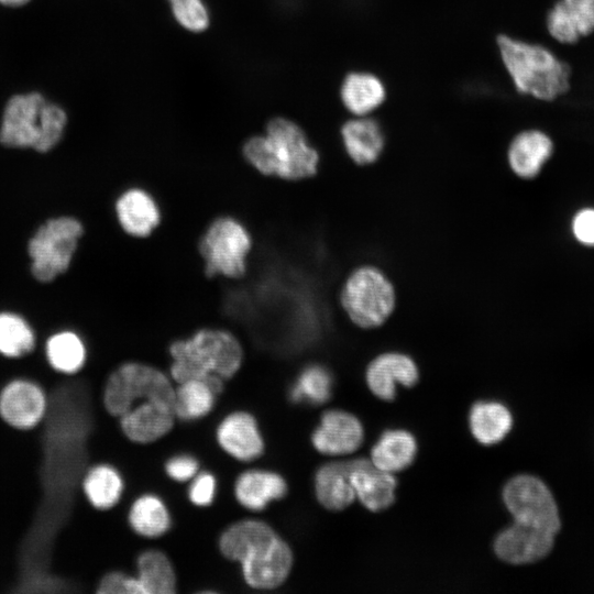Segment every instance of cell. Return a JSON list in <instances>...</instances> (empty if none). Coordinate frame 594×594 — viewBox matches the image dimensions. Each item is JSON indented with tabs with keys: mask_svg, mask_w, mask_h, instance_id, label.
I'll use <instances>...</instances> for the list:
<instances>
[{
	"mask_svg": "<svg viewBox=\"0 0 594 594\" xmlns=\"http://www.w3.org/2000/svg\"><path fill=\"white\" fill-rule=\"evenodd\" d=\"M175 388L154 366L128 362L106 380L102 405L119 419L124 436L136 443H150L167 435L174 426Z\"/></svg>",
	"mask_w": 594,
	"mask_h": 594,
	"instance_id": "obj_1",
	"label": "cell"
},
{
	"mask_svg": "<svg viewBox=\"0 0 594 594\" xmlns=\"http://www.w3.org/2000/svg\"><path fill=\"white\" fill-rule=\"evenodd\" d=\"M219 547L227 559L240 563L246 584L255 590L280 586L292 570L289 546L261 520L245 519L229 526Z\"/></svg>",
	"mask_w": 594,
	"mask_h": 594,
	"instance_id": "obj_2",
	"label": "cell"
},
{
	"mask_svg": "<svg viewBox=\"0 0 594 594\" xmlns=\"http://www.w3.org/2000/svg\"><path fill=\"white\" fill-rule=\"evenodd\" d=\"M170 375L178 384L188 380H204L220 393L223 381L240 369L243 351L238 339L228 331L202 329L190 338L175 341L170 348Z\"/></svg>",
	"mask_w": 594,
	"mask_h": 594,
	"instance_id": "obj_3",
	"label": "cell"
},
{
	"mask_svg": "<svg viewBox=\"0 0 594 594\" xmlns=\"http://www.w3.org/2000/svg\"><path fill=\"white\" fill-rule=\"evenodd\" d=\"M68 117L58 103L37 91L12 96L0 122V143L10 148L46 153L63 139Z\"/></svg>",
	"mask_w": 594,
	"mask_h": 594,
	"instance_id": "obj_4",
	"label": "cell"
},
{
	"mask_svg": "<svg viewBox=\"0 0 594 594\" xmlns=\"http://www.w3.org/2000/svg\"><path fill=\"white\" fill-rule=\"evenodd\" d=\"M243 154L258 172L285 179H301L316 174L318 153L302 130L285 118L267 123L266 134L245 143Z\"/></svg>",
	"mask_w": 594,
	"mask_h": 594,
	"instance_id": "obj_5",
	"label": "cell"
},
{
	"mask_svg": "<svg viewBox=\"0 0 594 594\" xmlns=\"http://www.w3.org/2000/svg\"><path fill=\"white\" fill-rule=\"evenodd\" d=\"M502 62L516 89L536 99L551 101L570 89L571 67L546 47L505 34L496 38Z\"/></svg>",
	"mask_w": 594,
	"mask_h": 594,
	"instance_id": "obj_6",
	"label": "cell"
},
{
	"mask_svg": "<svg viewBox=\"0 0 594 594\" xmlns=\"http://www.w3.org/2000/svg\"><path fill=\"white\" fill-rule=\"evenodd\" d=\"M84 233L79 220L70 216L51 218L42 223L28 243L33 277L50 283L70 266Z\"/></svg>",
	"mask_w": 594,
	"mask_h": 594,
	"instance_id": "obj_7",
	"label": "cell"
},
{
	"mask_svg": "<svg viewBox=\"0 0 594 594\" xmlns=\"http://www.w3.org/2000/svg\"><path fill=\"white\" fill-rule=\"evenodd\" d=\"M341 302L356 326L375 328L391 316L396 297L392 283L380 270L363 266L355 270L346 279Z\"/></svg>",
	"mask_w": 594,
	"mask_h": 594,
	"instance_id": "obj_8",
	"label": "cell"
},
{
	"mask_svg": "<svg viewBox=\"0 0 594 594\" xmlns=\"http://www.w3.org/2000/svg\"><path fill=\"white\" fill-rule=\"evenodd\" d=\"M503 501L514 521L554 535L559 532L561 519L557 503L540 479L530 474L514 476L504 486Z\"/></svg>",
	"mask_w": 594,
	"mask_h": 594,
	"instance_id": "obj_9",
	"label": "cell"
},
{
	"mask_svg": "<svg viewBox=\"0 0 594 594\" xmlns=\"http://www.w3.org/2000/svg\"><path fill=\"white\" fill-rule=\"evenodd\" d=\"M250 248L251 240L242 224L231 218L217 219L200 242L207 275L242 276Z\"/></svg>",
	"mask_w": 594,
	"mask_h": 594,
	"instance_id": "obj_10",
	"label": "cell"
},
{
	"mask_svg": "<svg viewBox=\"0 0 594 594\" xmlns=\"http://www.w3.org/2000/svg\"><path fill=\"white\" fill-rule=\"evenodd\" d=\"M47 410V394L37 382L15 377L0 391V417L18 430H32L44 419Z\"/></svg>",
	"mask_w": 594,
	"mask_h": 594,
	"instance_id": "obj_11",
	"label": "cell"
},
{
	"mask_svg": "<svg viewBox=\"0 0 594 594\" xmlns=\"http://www.w3.org/2000/svg\"><path fill=\"white\" fill-rule=\"evenodd\" d=\"M556 535L514 521L503 529L494 540V551L504 562L528 564L547 557L554 546Z\"/></svg>",
	"mask_w": 594,
	"mask_h": 594,
	"instance_id": "obj_12",
	"label": "cell"
},
{
	"mask_svg": "<svg viewBox=\"0 0 594 594\" xmlns=\"http://www.w3.org/2000/svg\"><path fill=\"white\" fill-rule=\"evenodd\" d=\"M363 426L354 415L332 409L326 411L311 435L315 449L328 455L352 453L363 442Z\"/></svg>",
	"mask_w": 594,
	"mask_h": 594,
	"instance_id": "obj_13",
	"label": "cell"
},
{
	"mask_svg": "<svg viewBox=\"0 0 594 594\" xmlns=\"http://www.w3.org/2000/svg\"><path fill=\"white\" fill-rule=\"evenodd\" d=\"M419 378V371L411 358L398 352L376 356L365 373L370 391L380 399L391 402L396 396L397 385L413 387Z\"/></svg>",
	"mask_w": 594,
	"mask_h": 594,
	"instance_id": "obj_14",
	"label": "cell"
},
{
	"mask_svg": "<svg viewBox=\"0 0 594 594\" xmlns=\"http://www.w3.org/2000/svg\"><path fill=\"white\" fill-rule=\"evenodd\" d=\"M217 440L229 455L243 462L255 460L264 449L257 424L245 411L228 415L217 428Z\"/></svg>",
	"mask_w": 594,
	"mask_h": 594,
	"instance_id": "obj_15",
	"label": "cell"
},
{
	"mask_svg": "<svg viewBox=\"0 0 594 594\" xmlns=\"http://www.w3.org/2000/svg\"><path fill=\"white\" fill-rule=\"evenodd\" d=\"M351 483L355 498L371 512L387 509L395 501L396 479L393 473L375 468L371 460L358 459Z\"/></svg>",
	"mask_w": 594,
	"mask_h": 594,
	"instance_id": "obj_16",
	"label": "cell"
},
{
	"mask_svg": "<svg viewBox=\"0 0 594 594\" xmlns=\"http://www.w3.org/2000/svg\"><path fill=\"white\" fill-rule=\"evenodd\" d=\"M553 152L551 139L539 130H526L509 144L507 158L512 170L519 177H536Z\"/></svg>",
	"mask_w": 594,
	"mask_h": 594,
	"instance_id": "obj_17",
	"label": "cell"
},
{
	"mask_svg": "<svg viewBox=\"0 0 594 594\" xmlns=\"http://www.w3.org/2000/svg\"><path fill=\"white\" fill-rule=\"evenodd\" d=\"M358 459L329 462L321 465L315 476V492L318 502L329 510H342L355 499L351 483V472Z\"/></svg>",
	"mask_w": 594,
	"mask_h": 594,
	"instance_id": "obj_18",
	"label": "cell"
},
{
	"mask_svg": "<svg viewBox=\"0 0 594 594\" xmlns=\"http://www.w3.org/2000/svg\"><path fill=\"white\" fill-rule=\"evenodd\" d=\"M341 135L348 155L358 165L374 163L384 148L381 125L367 116L346 121L341 128Z\"/></svg>",
	"mask_w": 594,
	"mask_h": 594,
	"instance_id": "obj_19",
	"label": "cell"
},
{
	"mask_svg": "<svg viewBox=\"0 0 594 594\" xmlns=\"http://www.w3.org/2000/svg\"><path fill=\"white\" fill-rule=\"evenodd\" d=\"M287 492L285 480L277 473L265 470H249L235 481L234 493L238 502L250 510H261Z\"/></svg>",
	"mask_w": 594,
	"mask_h": 594,
	"instance_id": "obj_20",
	"label": "cell"
},
{
	"mask_svg": "<svg viewBox=\"0 0 594 594\" xmlns=\"http://www.w3.org/2000/svg\"><path fill=\"white\" fill-rule=\"evenodd\" d=\"M116 213L122 229L133 237H146L160 222L153 198L141 189L124 191L116 202Z\"/></svg>",
	"mask_w": 594,
	"mask_h": 594,
	"instance_id": "obj_21",
	"label": "cell"
},
{
	"mask_svg": "<svg viewBox=\"0 0 594 594\" xmlns=\"http://www.w3.org/2000/svg\"><path fill=\"white\" fill-rule=\"evenodd\" d=\"M340 97L349 112L355 117H364L385 101L386 89L374 74L352 72L342 81Z\"/></svg>",
	"mask_w": 594,
	"mask_h": 594,
	"instance_id": "obj_22",
	"label": "cell"
},
{
	"mask_svg": "<svg viewBox=\"0 0 594 594\" xmlns=\"http://www.w3.org/2000/svg\"><path fill=\"white\" fill-rule=\"evenodd\" d=\"M417 442L404 429H389L383 432L371 451L372 464L385 472L395 473L408 468L415 460Z\"/></svg>",
	"mask_w": 594,
	"mask_h": 594,
	"instance_id": "obj_23",
	"label": "cell"
},
{
	"mask_svg": "<svg viewBox=\"0 0 594 594\" xmlns=\"http://www.w3.org/2000/svg\"><path fill=\"white\" fill-rule=\"evenodd\" d=\"M473 437L484 446L499 443L513 427L509 409L499 402L481 400L475 403L469 415Z\"/></svg>",
	"mask_w": 594,
	"mask_h": 594,
	"instance_id": "obj_24",
	"label": "cell"
},
{
	"mask_svg": "<svg viewBox=\"0 0 594 594\" xmlns=\"http://www.w3.org/2000/svg\"><path fill=\"white\" fill-rule=\"evenodd\" d=\"M81 492L92 508L108 510L120 501L123 480L112 465L99 463L86 470L81 480Z\"/></svg>",
	"mask_w": 594,
	"mask_h": 594,
	"instance_id": "obj_25",
	"label": "cell"
},
{
	"mask_svg": "<svg viewBox=\"0 0 594 594\" xmlns=\"http://www.w3.org/2000/svg\"><path fill=\"white\" fill-rule=\"evenodd\" d=\"M45 358L50 367L65 375L81 371L87 361V349L82 339L74 331L53 333L45 342Z\"/></svg>",
	"mask_w": 594,
	"mask_h": 594,
	"instance_id": "obj_26",
	"label": "cell"
},
{
	"mask_svg": "<svg viewBox=\"0 0 594 594\" xmlns=\"http://www.w3.org/2000/svg\"><path fill=\"white\" fill-rule=\"evenodd\" d=\"M136 578L143 594H174L176 575L167 556L160 550H146L136 561Z\"/></svg>",
	"mask_w": 594,
	"mask_h": 594,
	"instance_id": "obj_27",
	"label": "cell"
},
{
	"mask_svg": "<svg viewBox=\"0 0 594 594\" xmlns=\"http://www.w3.org/2000/svg\"><path fill=\"white\" fill-rule=\"evenodd\" d=\"M220 392L204 380H188L175 388V414L183 420L206 416L212 409Z\"/></svg>",
	"mask_w": 594,
	"mask_h": 594,
	"instance_id": "obj_28",
	"label": "cell"
},
{
	"mask_svg": "<svg viewBox=\"0 0 594 594\" xmlns=\"http://www.w3.org/2000/svg\"><path fill=\"white\" fill-rule=\"evenodd\" d=\"M129 524L134 532L146 538L164 535L170 526V517L164 503L157 496L146 494L131 505Z\"/></svg>",
	"mask_w": 594,
	"mask_h": 594,
	"instance_id": "obj_29",
	"label": "cell"
},
{
	"mask_svg": "<svg viewBox=\"0 0 594 594\" xmlns=\"http://www.w3.org/2000/svg\"><path fill=\"white\" fill-rule=\"evenodd\" d=\"M36 336L31 324L19 314L0 312V355L7 359H21L32 353Z\"/></svg>",
	"mask_w": 594,
	"mask_h": 594,
	"instance_id": "obj_30",
	"label": "cell"
},
{
	"mask_svg": "<svg viewBox=\"0 0 594 594\" xmlns=\"http://www.w3.org/2000/svg\"><path fill=\"white\" fill-rule=\"evenodd\" d=\"M332 378L326 367L314 364L302 370L292 388V399L318 405L331 395Z\"/></svg>",
	"mask_w": 594,
	"mask_h": 594,
	"instance_id": "obj_31",
	"label": "cell"
},
{
	"mask_svg": "<svg viewBox=\"0 0 594 594\" xmlns=\"http://www.w3.org/2000/svg\"><path fill=\"white\" fill-rule=\"evenodd\" d=\"M174 16L186 29L199 32L209 24L207 9L201 0H169Z\"/></svg>",
	"mask_w": 594,
	"mask_h": 594,
	"instance_id": "obj_32",
	"label": "cell"
},
{
	"mask_svg": "<svg viewBox=\"0 0 594 594\" xmlns=\"http://www.w3.org/2000/svg\"><path fill=\"white\" fill-rule=\"evenodd\" d=\"M547 29L549 34L562 44H574L581 38L561 0L548 12Z\"/></svg>",
	"mask_w": 594,
	"mask_h": 594,
	"instance_id": "obj_33",
	"label": "cell"
},
{
	"mask_svg": "<svg viewBox=\"0 0 594 594\" xmlns=\"http://www.w3.org/2000/svg\"><path fill=\"white\" fill-rule=\"evenodd\" d=\"M97 585L96 592L98 594H143L138 578L122 571L106 573Z\"/></svg>",
	"mask_w": 594,
	"mask_h": 594,
	"instance_id": "obj_34",
	"label": "cell"
},
{
	"mask_svg": "<svg viewBox=\"0 0 594 594\" xmlns=\"http://www.w3.org/2000/svg\"><path fill=\"white\" fill-rule=\"evenodd\" d=\"M581 37L594 31V0H561Z\"/></svg>",
	"mask_w": 594,
	"mask_h": 594,
	"instance_id": "obj_35",
	"label": "cell"
},
{
	"mask_svg": "<svg viewBox=\"0 0 594 594\" xmlns=\"http://www.w3.org/2000/svg\"><path fill=\"white\" fill-rule=\"evenodd\" d=\"M216 492V479L210 473H201L193 479L189 499L197 506L211 504Z\"/></svg>",
	"mask_w": 594,
	"mask_h": 594,
	"instance_id": "obj_36",
	"label": "cell"
},
{
	"mask_svg": "<svg viewBox=\"0 0 594 594\" xmlns=\"http://www.w3.org/2000/svg\"><path fill=\"white\" fill-rule=\"evenodd\" d=\"M198 468L197 460L186 454L169 459L165 465L167 475L178 482L193 480L197 475Z\"/></svg>",
	"mask_w": 594,
	"mask_h": 594,
	"instance_id": "obj_37",
	"label": "cell"
},
{
	"mask_svg": "<svg viewBox=\"0 0 594 594\" xmlns=\"http://www.w3.org/2000/svg\"><path fill=\"white\" fill-rule=\"evenodd\" d=\"M572 232L580 243L594 246V208H584L574 216Z\"/></svg>",
	"mask_w": 594,
	"mask_h": 594,
	"instance_id": "obj_38",
	"label": "cell"
},
{
	"mask_svg": "<svg viewBox=\"0 0 594 594\" xmlns=\"http://www.w3.org/2000/svg\"><path fill=\"white\" fill-rule=\"evenodd\" d=\"M30 0H0V4L6 6V7L18 8V7L26 4Z\"/></svg>",
	"mask_w": 594,
	"mask_h": 594,
	"instance_id": "obj_39",
	"label": "cell"
}]
</instances>
